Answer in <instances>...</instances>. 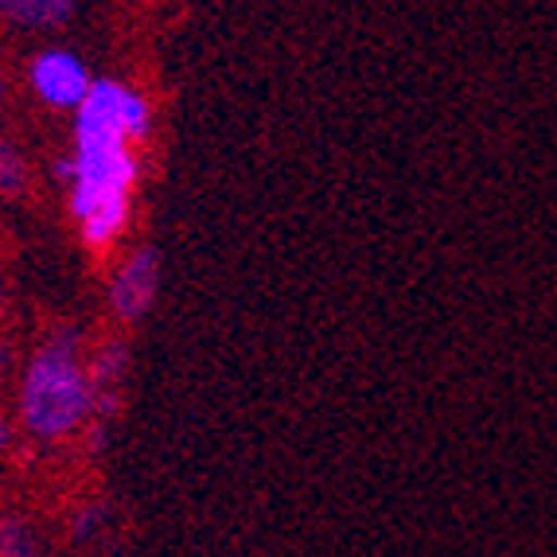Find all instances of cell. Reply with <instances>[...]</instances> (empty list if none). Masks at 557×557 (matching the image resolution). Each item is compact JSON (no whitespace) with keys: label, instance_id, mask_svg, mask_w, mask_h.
<instances>
[{"label":"cell","instance_id":"obj_1","mask_svg":"<svg viewBox=\"0 0 557 557\" xmlns=\"http://www.w3.org/2000/svg\"><path fill=\"white\" fill-rule=\"evenodd\" d=\"M145 94L117 78H94L75 110V157L55 164V176L71 184V214L90 250H106L125 234L133 211V187L140 164L133 145L149 137Z\"/></svg>","mask_w":557,"mask_h":557},{"label":"cell","instance_id":"obj_2","mask_svg":"<svg viewBox=\"0 0 557 557\" xmlns=\"http://www.w3.org/2000/svg\"><path fill=\"white\" fill-rule=\"evenodd\" d=\"M94 413L90 371L78 355V335L59 332L32 355L24 382H20V418L28 433L44 441H59L75 433Z\"/></svg>","mask_w":557,"mask_h":557},{"label":"cell","instance_id":"obj_3","mask_svg":"<svg viewBox=\"0 0 557 557\" xmlns=\"http://www.w3.org/2000/svg\"><path fill=\"white\" fill-rule=\"evenodd\" d=\"M28 83L47 106H55V110H78L83 98L90 94L94 78L75 51H66V47H47V51H39V55L32 59Z\"/></svg>","mask_w":557,"mask_h":557},{"label":"cell","instance_id":"obj_4","mask_svg":"<svg viewBox=\"0 0 557 557\" xmlns=\"http://www.w3.org/2000/svg\"><path fill=\"white\" fill-rule=\"evenodd\" d=\"M160 288V253L152 246H140L121 261V270L110 281V305L121 320H140L152 308Z\"/></svg>","mask_w":557,"mask_h":557},{"label":"cell","instance_id":"obj_5","mask_svg":"<svg viewBox=\"0 0 557 557\" xmlns=\"http://www.w3.org/2000/svg\"><path fill=\"white\" fill-rule=\"evenodd\" d=\"M0 16L20 24V28H63L66 20L75 16V4L66 0H4Z\"/></svg>","mask_w":557,"mask_h":557},{"label":"cell","instance_id":"obj_6","mask_svg":"<svg viewBox=\"0 0 557 557\" xmlns=\"http://www.w3.org/2000/svg\"><path fill=\"white\" fill-rule=\"evenodd\" d=\"M0 557H44L36 530L24 519H0Z\"/></svg>","mask_w":557,"mask_h":557},{"label":"cell","instance_id":"obj_7","mask_svg":"<svg viewBox=\"0 0 557 557\" xmlns=\"http://www.w3.org/2000/svg\"><path fill=\"white\" fill-rule=\"evenodd\" d=\"M28 187V164L12 140H0V196H20Z\"/></svg>","mask_w":557,"mask_h":557},{"label":"cell","instance_id":"obj_8","mask_svg":"<svg viewBox=\"0 0 557 557\" xmlns=\"http://www.w3.org/2000/svg\"><path fill=\"white\" fill-rule=\"evenodd\" d=\"M106 519V507H86L83 515H78V527H75V539H86V534H94L98 530V522Z\"/></svg>","mask_w":557,"mask_h":557},{"label":"cell","instance_id":"obj_9","mask_svg":"<svg viewBox=\"0 0 557 557\" xmlns=\"http://www.w3.org/2000/svg\"><path fill=\"white\" fill-rule=\"evenodd\" d=\"M9 441H12V429H9V421L0 418V448H9Z\"/></svg>","mask_w":557,"mask_h":557},{"label":"cell","instance_id":"obj_10","mask_svg":"<svg viewBox=\"0 0 557 557\" xmlns=\"http://www.w3.org/2000/svg\"><path fill=\"white\" fill-rule=\"evenodd\" d=\"M4 94H9V86H4V75H0V106H4Z\"/></svg>","mask_w":557,"mask_h":557}]
</instances>
